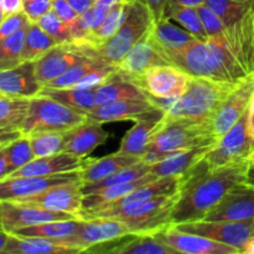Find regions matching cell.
Here are the masks:
<instances>
[{"label": "cell", "mask_w": 254, "mask_h": 254, "mask_svg": "<svg viewBox=\"0 0 254 254\" xmlns=\"http://www.w3.org/2000/svg\"><path fill=\"white\" fill-rule=\"evenodd\" d=\"M248 169V160L210 168L202 159L185 175L179 198L171 211V225L205 220L231 189L247 183Z\"/></svg>", "instance_id": "1"}, {"label": "cell", "mask_w": 254, "mask_h": 254, "mask_svg": "<svg viewBox=\"0 0 254 254\" xmlns=\"http://www.w3.org/2000/svg\"><path fill=\"white\" fill-rule=\"evenodd\" d=\"M164 56L169 64L191 77L237 83L248 74L236 59L225 32L208 37L207 41L193 39L181 49L165 52Z\"/></svg>", "instance_id": "2"}, {"label": "cell", "mask_w": 254, "mask_h": 254, "mask_svg": "<svg viewBox=\"0 0 254 254\" xmlns=\"http://www.w3.org/2000/svg\"><path fill=\"white\" fill-rule=\"evenodd\" d=\"M217 139L212 134L210 119H165L154 135L150 148L141 160L149 165L163 160L170 153L203 145H215Z\"/></svg>", "instance_id": "3"}, {"label": "cell", "mask_w": 254, "mask_h": 254, "mask_svg": "<svg viewBox=\"0 0 254 254\" xmlns=\"http://www.w3.org/2000/svg\"><path fill=\"white\" fill-rule=\"evenodd\" d=\"M237 83L191 77L184 94L174 99L164 112L165 119H211L212 114L225 102Z\"/></svg>", "instance_id": "4"}, {"label": "cell", "mask_w": 254, "mask_h": 254, "mask_svg": "<svg viewBox=\"0 0 254 254\" xmlns=\"http://www.w3.org/2000/svg\"><path fill=\"white\" fill-rule=\"evenodd\" d=\"M179 198L175 195H164L143 202L133 203L118 208L94 211L82 215V220L96 217H114L124 221L134 235H155L171 226V211Z\"/></svg>", "instance_id": "5"}, {"label": "cell", "mask_w": 254, "mask_h": 254, "mask_svg": "<svg viewBox=\"0 0 254 254\" xmlns=\"http://www.w3.org/2000/svg\"><path fill=\"white\" fill-rule=\"evenodd\" d=\"M153 14L139 0H128V12L118 31L103 44L94 46L97 56L107 64L116 66L153 27Z\"/></svg>", "instance_id": "6"}, {"label": "cell", "mask_w": 254, "mask_h": 254, "mask_svg": "<svg viewBox=\"0 0 254 254\" xmlns=\"http://www.w3.org/2000/svg\"><path fill=\"white\" fill-rule=\"evenodd\" d=\"M88 119L87 114L76 111L44 94L30 98L27 116L22 123L24 135L37 131H68Z\"/></svg>", "instance_id": "7"}, {"label": "cell", "mask_w": 254, "mask_h": 254, "mask_svg": "<svg viewBox=\"0 0 254 254\" xmlns=\"http://www.w3.org/2000/svg\"><path fill=\"white\" fill-rule=\"evenodd\" d=\"M91 56H97V54L93 46L87 42L57 44L34 61L35 76L39 83L45 87L74 64Z\"/></svg>", "instance_id": "8"}, {"label": "cell", "mask_w": 254, "mask_h": 254, "mask_svg": "<svg viewBox=\"0 0 254 254\" xmlns=\"http://www.w3.org/2000/svg\"><path fill=\"white\" fill-rule=\"evenodd\" d=\"M183 232L200 235L210 240L242 248L254 236V217L243 221H191V222L171 225Z\"/></svg>", "instance_id": "9"}, {"label": "cell", "mask_w": 254, "mask_h": 254, "mask_svg": "<svg viewBox=\"0 0 254 254\" xmlns=\"http://www.w3.org/2000/svg\"><path fill=\"white\" fill-rule=\"evenodd\" d=\"M254 149V140L247 129V112L237 121V123L221 136L213 148L205 155L203 160L210 168L227 165L241 160H248Z\"/></svg>", "instance_id": "10"}, {"label": "cell", "mask_w": 254, "mask_h": 254, "mask_svg": "<svg viewBox=\"0 0 254 254\" xmlns=\"http://www.w3.org/2000/svg\"><path fill=\"white\" fill-rule=\"evenodd\" d=\"M254 96V71L241 79L210 119V127L215 138L225 135L238 119L247 112Z\"/></svg>", "instance_id": "11"}, {"label": "cell", "mask_w": 254, "mask_h": 254, "mask_svg": "<svg viewBox=\"0 0 254 254\" xmlns=\"http://www.w3.org/2000/svg\"><path fill=\"white\" fill-rule=\"evenodd\" d=\"M12 201L22 203V205L71 213V215L81 218L82 202H83L82 184L79 180L71 181V183L52 186L36 195Z\"/></svg>", "instance_id": "12"}, {"label": "cell", "mask_w": 254, "mask_h": 254, "mask_svg": "<svg viewBox=\"0 0 254 254\" xmlns=\"http://www.w3.org/2000/svg\"><path fill=\"white\" fill-rule=\"evenodd\" d=\"M191 76L174 64H160L149 68L139 86L155 98L175 99L186 91Z\"/></svg>", "instance_id": "13"}, {"label": "cell", "mask_w": 254, "mask_h": 254, "mask_svg": "<svg viewBox=\"0 0 254 254\" xmlns=\"http://www.w3.org/2000/svg\"><path fill=\"white\" fill-rule=\"evenodd\" d=\"M160 64H170L158 49L150 35L146 34L138 44L134 45L124 59L116 64V71L123 78L139 84L141 77L149 68Z\"/></svg>", "instance_id": "14"}, {"label": "cell", "mask_w": 254, "mask_h": 254, "mask_svg": "<svg viewBox=\"0 0 254 254\" xmlns=\"http://www.w3.org/2000/svg\"><path fill=\"white\" fill-rule=\"evenodd\" d=\"M79 180L78 170L52 176H20L0 180V202L29 197L52 186Z\"/></svg>", "instance_id": "15"}, {"label": "cell", "mask_w": 254, "mask_h": 254, "mask_svg": "<svg viewBox=\"0 0 254 254\" xmlns=\"http://www.w3.org/2000/svg\"><path fill=\"white\" fill-rule=\"evenodd\" d=\"M78 218L67 212L46 210L35 206L22 205L15 201H2L1 202V225L5 232L10 233L15 230L30 226L41 225L59 220H71Z\"/></svg>", "instance_id": "16"}, {"label": "cell", "mask_w": 254, "mask_h": 254, "mask_svg": "<svg viewBox=\"0 0 254 254\" xmlns=\"http://www.w3.org/2000/svg\"><path fill=\"white\" fill-rule=\"evenodd\" d=\"M158 238L173 248L176 253L184 254H238L241 251L232 246L210 240L203 236L183 232L174 226L155 233Z\"/></svg>", "instance_id": "17"}, {"label": "cell", "mask_w": 254, "mask_h": 254, "mask_svg": "<svg viewBox=\"0 0 254 254\" xmlns=\"http://www.w3.org/2000/svg\"><path fill=\"white\" fill-rule=\"evenodd\" d=\"M130 230L124 221L114 217H96L83 220L78 233L72 241L74 247L82 250V253L88 248L102 243L118 240L127 235H130Z\"/></svg>", "instance_id": "18"}, {"label": "cell", "mask_w": 254, "mask_h": 254, "mask_svg": "<svg viewBox=\"0 0 254 254\" xmlns=\"http://www.w3.org/2000/svg\"><path fill=\"white\" fill-rule=\"evenodd\" d=\"M254 217V186L247 183L231 189L207 213L205 221H243Z\"/></svg>", "instance_id": "19"}, {"label": "cell", "mask_w": 254, "mask_h": 254, "mask_svg": "<svg viewBox=\"0 0 254 254\" xmlns=\"http://www.w3.org/2000/svg\"><path fill=\"white\" fill-rule=\"evenodd\" d=\"M225 36L236 59L247 73L254 71V2L251 9L230 27Z\"/></svg>", "instance_id": "20"}, {"label": "cell", "mask_w": 254, "mask_h": 254, "mask_svg": "<svg viewBox=\"0 0 254 254\" xmlns=\"http://www.w3.org/2000/svg\"><path fill=\"white\" fill-rule=\"evenodd\" d=\"M164 116V111L156 108L140 117L135 121V126L127 131L117 153L143 158L144 154L150 148L154 135L163 124Z\"/></svg>", "instance_id": "21"}, {"label": "cell", "mask_w": 254, "mask_h": 254, "mask_svg": "<svg viewBox=\"0 0 254 254\" xmlns=\"http://www.w3.org/2000/svg\"><path fill=\"white\" fill-rule=\"evenodd\" d=\"M154 109L156 107L150 99H121L98 104L87 113V117L102 124L121 121L135 122Z\"/></svg>", "instance_id": "22"}, {"label": "cell", "mask_w": 254, "mask_h": 254, "mask_svg": "<svg viewBox=\"0 0 254 254\" xmlns=\"http://www.w3.org/2000/svg\"><path fill=\"white\" fill-rule=\"evenodd\" d=\"M42 86L35 76L32 61L22 62L14 68L0 71V96L32 98L41 92Z\"/></svg>", "instance_id": "23"}, {"label": "cell", "mask_w": 254, "mask_h": 254, "mask_svg": "<svg viewBox=\"0 0 254 254\" xmlns=\"http://www.w3.org/2000/svg\"><path fill=\"white\" fill-rule=\"evenodd\" d=\"M184 179H185V175L158 178L156 180L150 181L149 184H145V185L135 189V190L131 191L130 193L118 198V200L113 201V202L107 203V205L101 206V207H97L91 211H82L81 216L86 215V213H89V212H94V211L124 207V206L143 202V201L150 200V198L158 197V196L175 195V193L180 192L181 186H183V183H184Z\"/></svg>", "instance_id": "24"}, {"label": "cell", "mask_w": 254, "mask_h": 254, "mask_svg": "<svg viewBox=\"0 0 254 254\" xmlns=\"http://www.w3.org/2000/svg\"><path fill=\"white\" fill-rule=\"evenodd\" d=\"M86 159L78 158L73 154L62 153L55 154L50 156L35 158L26 165L17 169L16 171L7 175L6 178H20V176H52L57 174L71 173L79 170L84 164Z\"/></svg>", "instance_id": "25"}, {"label": "cell", "mask_w": 254, "mask_h": 254, "mask_svg": "<svg viewBox=\"0 0 254 254\" xmlns=\"http://www.w3.org/2000/svg\"><path fill=\"white\" fill-rule=\"evenodd\" d=\"M108 138L109 133L104 130L102 123L87 119L81 126L67 131L64 151L86 159L92 151L106 143Z\"/></svg>", "instance_id": "26"}, {"label": "cell", "mask_w": 254, "mask_h": 254, "mask_svg": "<svg viewBox=\"0 0 254 254\" xmlns=\"http://www.w3.org/2000/svg\"><path fill=\"white\" fill-rule=\"evenodd\" d=\"M213 148V145L196 146L185 150L174 151L163 160L150 165V173L156 178L165 176H181L190 173Z\"/></svg>", "instance_id": "27"}, {"label": "cell", "mask_w": 254, "mask_h": 254, "mask_svg": "<svg viewBox=\"0 0 254 254\" xmlns=\"http://www.w3.org/2000/svg\"><path fill=\"white\" fill-rule=\"evenodd\" d=\"M139 161H141V158L139 156L121 153L103 156L101 159L86 158L84 164L78 170L79 181L82 185L98 183V181L104 180L108 176L118 173L119 170L129 168Z\"/></svg>", "instance_id": "28"}, {"label": "cell", "mask_w": 254, "mask_h": 254, "mask_svg": "<svg viewBox=\"0 0 254 254\" xmlns=\"http://www.w3.org/2000/svg\"><path fill=\"white\" fill-rule=\"evenodd\" d=\"M82 253V250L64 242L42 237H21L7 235L6 243L1 254H74Z\"/></svg>", "instance_id": "29"}, {"label": "cell", "mask_w": 254, "mask_h": 254, "mask_svg": "<svg viewBox=\"0 0 254 254\" xmlns=\"http://www.w3.org/2000/svg\"><path fill=\"white\" fill-rule=\"evenodd\" d=\"M82 222H83L82 218L51 221V222L41 223V225L19 228V230H15L10 233L21 236V237L50 238V240L64 242L68 246H73L72 245V241H73V238L78 233Z\"/></svg>", "instance_id": "30"}, {"label": "cell", "mask_w": 254, "mask_h": 254, "mask_svg": "<svg viewBox=\"0 0 254 254\" xmlns=\"http://www.w3.org/2000/svg\"><path fill=\"white\" fill-rule=\"evenodd\" d=\"M121 99H149L145 89L135 82L123 78L118 73H113L103 84L96 89V104L106 103Z\"/></svg>", "instance_id": "31"}, {"label": "cell", "mask_w": 254, "mask_h": 254, "mask_svg": "<svg viewBox=\"0 0 254 254\" xmlns=\"http://www.w3.org/2000/svg\"><path fill=\"white\" fill-rule=\"evenodd\" d=\"M156 179L158 178H156L155 175L149 173L148 175L143 176V178L138 179V180L130 181V183L117 184V185H111L106 186V188L98 189V190L83 196L82 211H91L97 207L107 205V203L113 202V201L118 200V198L130 193L131 191H134L135 189L140 188V186L145 185V184H149L150 181L156 180Z\"/></svg>", "instance_id": "32"}, {"label": "cell", "mask_w": 254, "mask_h": 254, "mask_svg": "<svg viewBox=\"0 0 254 254\" xmlns=\"http://www.w3.org/2000/svg\"><path fill=\"white\" fill-rule=\"evenodd\" d=\"M149 35L155 42L158 49L163 52V55L165 52L181 49L195 39L190 32L174 25L169 19H163L154 22Z\"/></svg>", "instance_id": "33"}, {"label": "cell", "mask_w": 254, "mask_h": 254, "mask_svg": "<svg viewBox=\"0 0 254 254\" xmlns=\"http://www.w3.org/2000/svg\"><path fill=\"white\" fill-rule=\"evenodd\" d=\"M96 89L97 88H49L42 87L39 94L50 97L52 99L61 102L76 111L87 114L97 106L96 104Z\"/></svg>", "instance_id": "34"}, {"label": "cell", "mask_w": 254, "mask_h": 254, "mask_svg": "<svg viewBox=\"0 0 254 254\" xmlns=\"http://www.w3.org/2000/svg\"><path fill=\"white\" fill-rule=\"evenodd\" d=\"M127 12H128V0H118L114 2L107 11L102 24L88 36L86 41L87 44H91L94 47L111 39L124 22Z\"/></svg>", "instance_id": "35"}, {"label": "cell", "mask_w": 254, "mask_h": 254, "mask_svg": "<svg viewBox=\"0 0 254 254\" xmlns=\"http://www.w3.org/2000/svg\"><path fill=\"white\" fill-rule=\"evenodd\" d=\"M107 62L103 61L102 59H99L98 56H91L87 57V59L78 61L77 64H74L73 66L69 67L67 71H64L61 76H59L57 78H55L54 81L50 82L47 86L49 88H73L76 87L89 72H92L93 69L98 68V67L103 66Z\"/></svg>", "instance_id": "36"}, {"label": "cell", "mask_w": 254, "mask_h": 254, "mask_svg": "<svg viewBox=\"0 0 254 254\" xmlns=\"http://www.w3.org/2000/svg\"><path fill=\"white\" fill-rule=\"evenodd\" d=\"M30 98L0 96V127L20 129L27 116Z\"/></svg>", "instance_id": "37"}, {"label": "cell", "mask_w": 254, "mask_h": 254, "mask_svg": "<svg viewBox=\"0 0 254 254\" xmlns=\"http://www.w3.org/2000/svg\"><path fill=\"white\" fill-rule=\"evenodd\" d=\"M164 19L173 20L183 26L186 31L190 32L195 39L201 41H207L208 36L206 34L203 25L196 7L190 6H166Z\"/></svg>", "instance_id": "38"}, {"label": "cell", "mask_w": 254, "mask_h": 254, "mask_svg": "<svg viewBox=\"0 0 254 254\" xmlns=\"http://www.w3.org/2000/svg\"><path fill=\"white\" fill-rule=\"evenodd\" d=\"M55 45H57L56 41L47 32H45L37 22H30L25 36L22 62L36 61Z\"/></svg>", "instance_id": "39"}, {"label": "cell", "mask_w": 254, "mask_h": 254, "mask_svg": "<svg viewBox=\"0 0 254 254\" xmlns=\"http://www.w3.org/2000/svg\"><path fill=\"white\" fill-rule=\"evenodd\" d=\"M29 25L0 41V71L14 68L22 64V51Z\"/></svg>", "instance_id": "40"}, {"label": "cell", "mask_w": 254, "mask_h": 254, "mask_svg": "<svg viewBox=\"0 0 254 254\" xmlns=\"http://www.w3.org/2000/svg\"><path fill=\"white\" fill-rule=\"evenodd\" d=\"M150 173V165L146 164L145 161H139V163L134 164V165L129 166V168L119 170L118 173L113 174V175L108 176L104 180L98 181L94 184H87V185H82V192L84 195L93 192V191L98 190V189L106 188V186L117 185V184H124L130 183V181L138 180V179L143 178V176L148 175Z\"/></svg>", "instance_id": "41"}, {"label": "cell", "mask_w": 254, "mask_h": 254, "mask_svg": "<svg viewBox=\"0 0 254 254\" xmlns=\"http://www.w3.org/2000/svg\"><path fill=\"white\" fill-rule=\"evenodd\" d=\"M254 0H206L205 4L217 14L226 27L237 22L253 5Z\"/></svg>", "instance_id": "42"}, {"label": "cell", "mask_w": 254, "mask_h": 254, "mask_svg": "<svg viewBox=\"0 0 254 254\" xmlns=\"http://www.w3.org/2000/svg\"><path fill=\"white\" fill-rule=\"evenodd\" d=\"M67 131H37L30 134V143L36 158L62 153Z\"/></svg>", "instance_id": "43"}, {"label": "cell", "mask_w": 254, "mask_h": 254, "mask_svg": "<svg viewBox=\"0 0 254 254\" xmlns=\"http://www.w3.org/2000/svg\"><path fill=\"white\" fill-rule=\"evenodd\" d=\"M5 153H6L7 164H9V174L7 175L16 171L17 169L22 168L36 158L34 150H32L29 136L26 135H21L16 140L7 144L5 146Z\"/></svg>", "instance_id": "44"}, {"label": "cell", "mask_w": 254, "mask_h": 254, "mask_svg": "<svg viewBox=\"0 0 254 254\" xmlns=\"http://www.w3.org/2000/svg\"><path fill=\"white\" fill-rule=\"evenodd\" d=\"M37 24L56 41V44H64V42L73 41L69 26L55 12L54 9L47 12L46 15H44L37 21Z\"/></svg>", "instance_id": "45"}, {"label": "cell", "mask_w": 254, "mask_h": 254, "mask_svg": "<svg viewBox=\"0 0 254 254\" xmlns=\"http://www.w3.org/2000/svg\"><path fill=\"white\" fill-rule=\"evenodd\" d=\"M196 9H197L198 16H200L201 22L203 25V29H205L208 37L217 36V35H221L225 32L226 26L222 22V20L207 5L203 4L201 6L196 7Z\"/></svg>", "instance_id": "46"}, {"label": "cell", "mask_w": 254, "mask_h": 254, "mask_svg": "<svg viewBox=\"0 0 254 254\" xmlns=\"http://www.w3.org/2000/svg\"><path fill=\"white\" fill-rule=\"evenodd\" d=\"M30 19L24 11L15 12V14L5 16L4 21L0 25V41L6 39L10 35L15 34L22 27H26L30 24Z\"/></svg>", "instance_id": "47"}, {"label": "cell", "mask_w": 254, "mask_h": 254, "mask_svg": "<svg viewBox=\"0 0 254 254\" xmlns=\"http://www.w3.org/2000/svg\"><path fill=\"white\" fill-rule=\"evenodd\" d=\"M52 10V0H22V11L31 22H37Z\"/></svg>", "instance_id": "48"}, {"label": "cell", "mask_w": 254, "mask_h": 254, "mask_svg": "<svg viewBox=\"0 0 254 254\" xmlns=\"http://www.w3.org/2000/svg\"><path fill=\"white\" fill-rule=\"evenodd\" d=\"M52 9L68 25L69 29H72L78 21L79 15L77 14L76 10L69 5L67 0H52Z\"/></svg>", "instance_id": "49"}, {"label": "cell", "mask_w": 254, "mask_h": 254, "mask_svg": "<svg viewBox=\"0 0 254 254\" xmlns=\"http://www.w3.org/2000/svg\"><path fill=\"white\" fill-rule=\"evenodd\" d=\"M143 4H145L149 7V10L153 14L154 20L159 21V20L164 19V15H165V9L166 5H168V0H139Z\"/></svg>", "instance_id": "50"}, {"label": "cell", "mask_w": 254, "mask_h": 254, "mask_svg": "<svg viewBox=\"0 0 254 254\" xmlns=\"http://www.w3.org/2000/svg\"><path fill=\"white\" fill-rule=\"evenodd\" d=\"M21 135H24V134L21 133L20 129L2 128V127H0V145H7V144L16 140Z\"/></svg>", "instance_id": "51"}, {"label": "cell", "mask_w": 254, "mask_h": 254, "mask_svg": "<svg viewBox=\"0 0 254 254\" xmlns=\"http://www.w3.org/2000/svg\"><path fill=\"white\" fill-rule=\"evenodd\" d=\"M0 9L5 16L22 11V0H0Z\"/></svg>", "instance_id": "52"}, {"label": "cell", "mask_w": 254, "mask_h": 254, "mask_svg": "<svg viewBox=\"0 0 254 254\" xmlns=\"http://www.w3.org/2000/svg\"><path fill=\"white\" fill-rule=\"evenodd\" d=\"M69 2L72 7L76 10V12L78 15H82L83 12H86L87 10L91 9L92 6H94L97 0H67Z\"/></svg>", "instance_id": "53"}, {"label": "cell", "mask_w": 254, "mask_h": 254, "mask_svg": "<svg viewBox=\"0 0 254 254\" xmlns=\"http://www.w3.org/2000/svg\"><path fill=\"white\" fill-rule=\"evenodd\" d=\"M206 0H168L166 6H190L198 7L205 4Z\"/></svg>", "instance_id": "54"}, {"label": "cell", "mask_w": 254, "mask_h": 254, "mask_svg": "<svg viewBox=\"0 0 254 254\" xmlns=\"http://www.w3.org/2000/svg\"><path fill=\"white\" fill-rule=\"evenodd\" d=\"M247 129L250 136L254 140V96L247 109Z\"/></svg>", "instance_id": "55"}, {"label": "cell", "mask_w": 254, "mask_h": 254, "mask_svg": "<svg viewBox=\"0 0 254 254\" xmlns=\"http://www.w3.org/2000/svg\"><path fill=\"white\" fill-rule=\"evenodd\" d=\"M6 146V145H5ZM5 146L0 149V180L5 179L9 174V164H7L6 153H5Z\"/></svg>", "instance_id": "56"}, {"label": "cell", "mask_w": 254, "mask_h": 254, "mask_svg": "<svg viewBox=\"0 0 254 254\" xmlns=\"http://www.w3.org/2000/svg\"><path fill=\"white\" fill-rule=\"evenodd\" d=\"M242 253L254 254V237L251 238V240L246 243L245 247L242 248Z\"/></svg>", "instance_id": "57"}, {"label": "cell", "mask_w": 254, "mask_h": 254, "mask_svg": "<svg viewBox=\"0 0 254 254\" xmlns=\"http://www.w3.org/2000/svg\"><path fill=\"white\" fill-rule=\"evenodd\" d=\"M7 235H9V233L5 232V231H0V253L2 252V248H4L5 243H6Z\"/></svg>", "instance_id": "58"}, {"label": "cell", "mask_w": 254, "mask_h": 254, "mask_svg": "<svg viewBox=\"0 0 254 254\" xmlns=\"http://www.w3.org/2000/svg\"><path fill=\"white\" fill-rule=\"evenodd\" d=\"M247 184L254 186V166L250 165V169H248V174H247Z\"/></svg>", "instance_id": "59"}, {"label": "cell", "mask_w": 254, "mask_h": 254, "mask_svg": "<svg viewBox=\"0 0 254 254\" xmlns=\"http://www.w3.org/2000/svg\"><path fill=\"white\" fill-rule=\"evenodd\" d=\"M248 161H250V165L254 166V149L252 153L250 154V156H248Z\"/></svg>", "instance_id": "60"}, {"label": "cell", "mask_w": 254, "mask_h": 254, "mask_svg": "<svg viewBox=\"0 0 254 254\" xmlns=\"http://www.w3.org/2000/svg\"><path fill=\"white\" fill-rule=\"evenodd\" d=\"M4 19H5V14L2 12V10L0 9V25H1V22L4 21Z\"/></svg>", "instance_id": "61"}, {"label": "cell", "mask_w": 254, "mask_h": 254, "mask_svg": "<svg viewBox=\"0 0 254 254\" xmlns=\"http://www.w3.org/2000/svg\"><path fill=\"white\" fill-rule=\"evenodd\" d=\"M0 231H4L2 230V225H1V202H0Z\"/></svg>", "instance_id": "62"}, {"label": "cell", "mask_w": 254, "mask_h": 254, "mask_svg": "<svg viewBox=\"0 0 254 254\" xmlns=\"http://www.w3.org/2000/svg\"><path fill=\"white\" fill-rule=\"evenodd\" d=\"M4 146H5V145H0V149H1V148H4Z\"/></svg>", "instance_id": "63"}, {"label": "cell", "mask_w": 254, "mask_h": 254, "mask_svg": "<svg viewBox=\"0 0 254 254\" xmlns=\"http://www.w3.org/2000/svg\"><path fill=\"white\" fill-rule=\"evenodd\" d=\"M253 237H254V236H253Z\"/></svg>", "instance_id": "64"}]
</instances>
